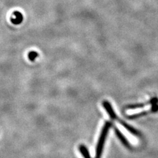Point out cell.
<instances>
[{
  "instance_id": "52a82bcc",
  "label": "cell",
  "mask_w": 158,
  "mask_h": 158,
  "mask_svg": "<svg viewBox=\"0 0 158 158\" xmlns=\"http://www.w3.org/2000/svg\"><path fill=\"white\" fill-rule=\"evenodd\" d=\"M152 113V110L150 109L149 110L142 111L140 112H138L136 113H134V114L128 115L127 118H129V119H135V118H140L141 117L145 116L148 114H149V113Z\"/></svg>"
},
{
  "instance_id": "7a4b0ae2",
  "label": "cell",
  "mask_w": 158,
  "mask_h": 158,
  "mask_svg": "<svg viewBox=\"0 0 158 158\" xmlns=\"http://www.w3.org/2000/svg\"><path fill=\"white\" fill-rule=\"evenodd\" d=\"M102 105H103V108L105 109V110L107 113V114L109 115V117H110L112 120H117V115L116 114V113L115 112L114 110H113V107L111 106V103L108 101L105 100L103 102Z\"/></svg>"
},
{
  "instance_id": "ba28073f",
  "label": "cell",
  "mask_w": 158,
  "mask_h": 158,
  "mask_svg": "<svg viewBox=\"0 0 158 158\" xmlns=\"http://www.w3.org/2000/svg\"><path fill=\"white\" fill-rule=\"evenodd\" d=\"M78 149L84 158H92L90 154V152H89L88 148H86V146L81 144L79 146Z\"/></svg>"
},
{
  "instance_id": "6da1fadb",
  "label": "cell",
  "mask_w": 158,
  "mask_h": 158,
  "mask_svg": "<svg viewBox=\"0 0 158 158\" xmlns=\"http://www.w3.org/2000/svg\"><path fill=\"white\" fill-rule=\"evenodd\" d=\"M112 124L110 121H107L103 125V127L101 131V133L99 136L98 143L96 148V156L95 158H101L102 156V153L104 148L105 142L107 139V137Z\"/></svg>"
},
{
  "instance_id": "9c48e42d",
  "label": "cell",
  "mask_w": 158,
  "mask_h": 158,
  "mask_svg": "<svg viewBox=\"0 0 158 158\" xmlns=\"http://www.w3.org/2000/svg\"><path fill=\"white\" fill-rule=\"evenodd\" d=\"M38 56V52H36L35 51L30 52L28 53V59L32 61H34V60H35L36 58Z\"/></svg>"
},
{
  "instance_id": "3957f363",
  "label": "cell",
  "mask_w": 158,
  "mask_h": 158,
  "mask_svg": "<svg viewBox=\"0 0 158 158\" xmlns=\"http://www.w3.org/2000/svg\"><path fill=\"white\" fill-rule=\"evenodd\" d=\"M114 131L116 136H117V138L119 139V140L121 142L122 144L125 146L126 147H130L131 144L130 142L128 141V140L125 137V136L123 134V132H121V131L118 129L117 128H114Z\"/></svg>"
},
{
  "instance_id": "5b68a950",
  "label": "cell",
  "mask_w": 158,
  "mask_h": 158,
  "mask_svg": "<svg viewBox=\"0 0 158 158\" xmlns=\"http://www.w3.org/2000/svg\"><path fill=\"white\" fill-rule=\"evenodd\" d=\"M152 102H153V100H152V98H151L150 100L147 102L136 103V104H132V105H128L127 106V108L128 109V110H136V109H140V108L145 107L148 106V105H151Z\"/></svg>"
},
{
  "instance_id": "8992f818",
  "label": "cell",
  "mask_w": 158,
  "mask_h": 158,
  "mask_svg": "<svg viewBox=\"0 0 158 158\" xmlns=\"http://www.w3.org/2000/svg\"><path fill=\"white\" fill-rule=\"evenodd\" d=\"M23 20V15L21 13H20L19 11L15 12L13 14V17L11 18V22L15 24H19L20 23H21Z\"/></svg>"
},
{
  "instance_id": "277c9868",
  "label": "cell",
  "mask_w": 158,
  "mask_h": 158,
  "mask_svg": "<svg viewBox=\"0 0 158 158\" xmlns=\"http://www.w3.org/2000/svg\"><path fill=\"white\" fill-rule=\"evenodd\" d=\"M119 123H120V124L125 128V129H127L128 132L131 133V134L133 135L134 136H140L141 135L140 132L139 131L136 130V128H135L131 126L130 125H128V123H127L124 121L121 120V121H119Z\"/></svg>"
}]
</instances>
